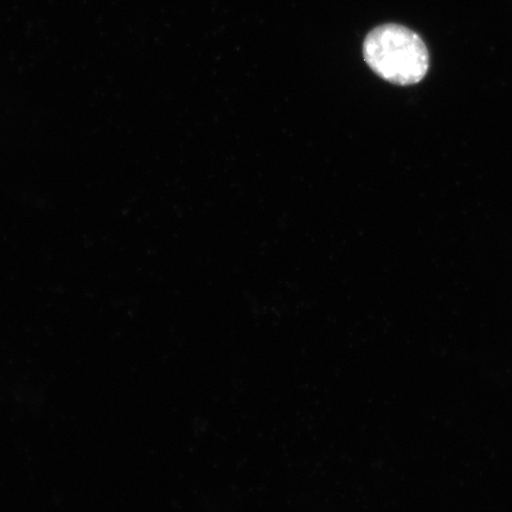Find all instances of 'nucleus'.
Returning a JSON list of instances; mask_svg holds the SVG:
<instances>
[{"mask_svg":"<svg viewBox=\"0 0 512 512\" xmlns=\"http://www.w3.org/2000/svg\"><path fill=\"white\" fill-rule=\"evenodd\" d=\"M363 56L376 75L399 86L420 82L430 67L424 41L399 24H384L370 31L363 43Z\"/></svg>","mask_w":512,"mask_h":512,"instance_id":"nucleus-1","label":"nucleus"}]
</instances>
